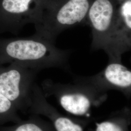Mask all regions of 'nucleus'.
I'll return each instance as SVG.
<instances>
[{"instance_id": "3", "label": "nucleus", "mask_w": 131, "mask_h": 131, "mask_svg": "<svg viewBox=\"0 0 131 131\" xmlns=\"http://www.w3.org/2000/svg\"><path fill=\"white\" fill-rule=\"evenodd\" d=\"M73 82V84H62L46 79L40 87L46 98L54 97L65 111L79 117H88L93 108L107 100V93H101L89 84Z\"/></svg>"}, {"instance_id": "8", "label": "nucleus", "mask_w": 131, "mask_h": 131, "mask_svg": "<svg viewBox=\"0 0 131 131\" xmlns=\"http://www.w3.org/2000/svg\"><path fill=\"white\" fill-rule=\"evenodd\" d=\"M27 113L46 117L56 131H84L90 122L86 118H76L66 116L48 102L41 87L35 83L32 89Z\"/></svg>"}, {"instance_id": "12", "label": "nucleus", "mask_w": 131, "mask_h": 131, "mask_svg": "<svg viewBox=\"0 0 131 131\" xmlns=\"http://www.w3.org/2000/svg\"><path fill=\"white\" fill-rule=\"evenodd\" d=\"M18 110L9 99L0 93V125L7 122L16 123L21 120Z\"/></svg>"}, {"instance_id": "9", "label": "nucleus", "mask_w": 131, "mask_h": 131, "mask_svg": "<svg viewBox=\"0 0 131 131\" xmlns=\"http://www.w3.org/2000/svg\"><path fill=\"white\" fill-rule=\"evenodd\" d=\"M117 10L105 53L109 61H122L131 48V0H117Z\"/></svg>"}, {"instance_id": "4", "label": "nucleus", "mask_w": 131, "mask_h": 131, "mask_svg": "<svg viewBox=\"0 0 131 131\" xmlns=\"http://www.w3.org/2000/svg\"><path fill=\"white\" fill-rule=\"evenodd\" d=\"M37 70L16 62L0 66V93L18 111L27 113Z\"/></svg>"}, {"instance_id": "2", "label": "nucleus", "mask_w": 131, "mask_h": 131, "mask_svg": "<svg viewBox=\"0 0 131 131\" xmlns=\"http://www.w3.org/2000/svg\"><path fill=\"white\" fill-rule=\"evenodd\" d=\"M91 0H43L36 23V36L54 43L66 29L86 24Z\"/></svg>"}, {"instance_id": "6", "label": "nucleus", "mask_w": 131, "mask_h": 131, "mask_svg": "<svg viewBox=\"0 0 131 131\" xmlns=\"http://www.w3.org/2000/svg\"><path fill=\"white\" fill-rule=\"evenodd\" d=\"M74 81L92 86L99 92L107 93L115 90L123 94L127 99L131 96V71L122 61H109L107 65L98 73L90 76H76Z\"/></svg>"}, {"instance_id": "7", "label": "nucleus", "mask_w": 131, "mask_h": 131, "mask_svg": "<svg viewBox=\"0 0 131 131\" xmlns=\"http://www.w3.org/2000/svg\"><path fill=\"white\" fill-rule=\"evenodd\" d=\"M43 0H0V30L17 33L24 25L34 24Z\"/></svg>"}, {"instance_id": "1", "label": "nucleus", "mask_w": 131, "mask_h": 131, "mask_svg": "<svg viewBox=\"0 0 131 131\" xmlns=\"http://www.w3.org/2000/svg\"><path fill=\"white\" fill-rule=\"evenodd\" d=\"M70 53L35 35L27 38L0 39V66L16 62L38 72L52 68L68 70Z\"/></svg>"}, {"instance_id": "5", "label": "nucleus", "mask_w": 131, "mask_h": 131, "mask_svg": "<svg viewBox=\"0 0 131 131\" xmlns=\"http://www.w3.org/2000/svg\"><path fill=\"white\" fill-rule=\"evenodd\" d=\"M117 0H91L86 24L91 29L93 51H106L115 19Z\"/></svg>"}, {"instance_id": "10", "label": "nucleus", "mask_w": 131, "mask_h": 131, "mask_svg": "<svg viewBox=\"0 0 131 131\" xmlns=\"http://www.w3.org/2000/svg\"><path fill=\"white\" fill-rule=\"evenodd\" d=\"M131 124V109L124 106L96 123L93 131H130Z\"/></svg>"}, {"instance_id": "11", "label": "nucleus", "mask_w": 131, "mask_h": 131, "mask_svg": "<svg viewBox=\"0 0 131 131\" xmlns=\"http://www.w3.org/2000/svg\"><path fill=\"white\" fill-rule=\"evenodd\" d=\"M0 131H56L49 121L40 116L31 114L26 120H21L8 126L0 125Z\"/></svg>"}]
</instances>
